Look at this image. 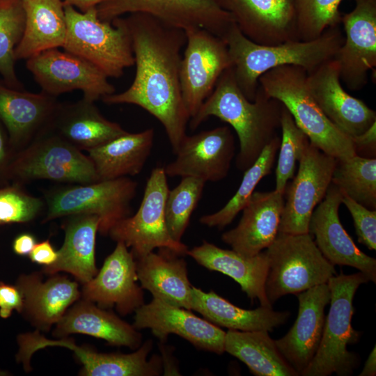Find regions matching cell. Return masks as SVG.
Returning <instances> with one entry per match:
<instances>
[{"instance_id": "18", "label": "cell", "mask_w": 376, "mask_h": 376, "mask_svg": "<svg viewBox=\"0 0 376 376\" xmlns=\"http://www.w3.org/2000/svg\"><path fill=\"white\" fill-rule=\"evenodd\" d=\"M343 194L333 183L312 213L308 233L324 258L334 265L357 269L376 283V259L361 251L343 228L338 215Z\"/></svg>"}, {"instance_id": "19", "label": "cell", "mask_w": 376, "mask_h": 376, "mask_svg": "<svg viewBox=\"0 0 376 376\" xmlns=\"http://www.w3.org/2000/svg\"><path fill=\"white\" fill-rule=\"evenodd\" d=\"M251 41L275 45L300 40L294 0H214Z\"/></svg>"}, {"instance_id": "24", "label": "cell", "mask_w": 376, "mask_h": 376, "mask_svg": "<svg viewBox=\"0 0 376 376\" xmlns=\"http://www.w3.org/2000/svg\"><path fill=\"white\" fill-rule=\"evenodd\" d=\"M59 104L56 97L42 91L34 93L0 86V118L10 143L18 151L25 148L49 127Z\"/></svg>"}, {"instance_id": "15", "label": "cell", "mask_w": 376, "mask_h": 376, "mask_svg": "<svg viewBox=\"0 0 376 376\" xmlns=\"http://www.w3.org/2000/svg\"><path fill=\"white\" fill-rule=\"evenodd\" d=\"M235 138L228 126L202 131L182 141L175 159L164 166L167 177H194L217 182L229 172L235 155Z\"/></svg>"}, {"instance_id": "4", "label": "cell", "mask_w": 376, "mask_h": 376, "mask_svg": "<svg viewBox=\"0 0 376 376\" xmlns=\"http://www.w3.org/2000/svg\"><path fill=\"white\" fill-rule=\"evenodd\" d=\"M258 82L267 95L288 109L311 144L337 159L357 155L351 137L329 120L313 99L304 68L279 66L263 74Z\"/></svg>"}, {"instance_id": "14", "label": "cell", "mask_w": 376, "mask_h": 376, "mask_svg": "<svg viewBox=\"0 0 376 376\" xmlns=\"http://www.w3.org/2000/svg\"><path fill=\"white\" fill-rule=\"evenodd\" d=\"M26 68L42 91L54 97L80 90L83 98L95 102L115 93L108 77L84 59L54 48L26 60Z\"/></svg>"}, {"instance_id": "29", "label": "cell", "mask_w": 376, "mask_h": 376, "mask_svg": "<svg viewBox=\"0 0 376 376\" xmlns=\"http://www.w3.org/2000/svg\"><path fill=\"white\" fill-rule=\"evenodd\" d=\"M191 310L218 327L242 331H272L284 324L290 315L289 311H276L269 306L244 309L212 290L205 292L194 286L191 290Z\"/></svg>"}, {"instance_id": "9", "label": "cell", "mask_w": 376, "mask_h": 376, "mask_svg": "<svg viewBox=\"0 0 376 376\" xmlns=\"http://www.w3.org/2000/svg\"><path fill=\"white\" fill-rule=\"evenodd\" d=\"M138 183L127 177L55 189L45 194V222L72 214L100 218L98 232L108 235L120 221L130 216Z\"/></svg>"}, {"instance_id": "1", "label": "cell", "mask_w": 376, "mask_h": 376, "mask_svg": "<svg viewBox=\"0 0 376 376\" xmlns=\"http://www.w3.org/2000/svg\"><path fill=\"white\" fill-rule=\"evenodd\" d=\"M125 19L134 56L135 77L127 90L101 100L107 104H135L147 111L161 123L175 153L190 120L180 81L185 31L143 13H131Z\"/></svg>"}, {"instance_id": "25", "label": "cell", "mask_w": 376, "mask_h": 376, "mask_svg": "<svg viewBox=\"0 0 376 376\" xmlns=\"http://www.w3.org/2000/svg\"><path fill=\"white\" fill-rule=\"evenodd\" d=\"M136 260L138 281L153 298L191 310L192 285L183 256L168 248H159Z\"/></svg>"}, {"instance_id": "21", "label": "cell", "mask_w": 376, "mask_h": 376, "mask_svg": "<svg viewBox=\"0 0 376 376\" xmlns=\"http://www.w3.org/2000/svg\"><path fill=\"white\" fill-rule=\"evenodd\" d=\"M116 242L95 276L84 283L82 296L102 308L114 306L120 315H125L144 304V292L137 283L133 254L123 242Z\"/></svg>"}, {"instance_id": "35", "label": "cell", "mask_w": 376, "mask_h": 376, "mask_svg": "<svg viewBox=\"0 0 376 376\" xmlns=\"http://www.w3.org/2000/svg\"><path fill=\"white\" fill-rule=\"evenodd\" d=\"M280 142L281 137L277 136L264 148L253 164L244 171L241 184L233 196L219 210L202 216L199 219L201 224L222 229L233 221L254 192L258 182L271 173Z\"/></svg>"}, {"instance_id": "6", "label": "cell", "mask_w": 376, "mask_h": 376, "mask_svg": "<svg viewBox=\"0 0 376 376\" xmlns=\"http://www.w3.org/2000/svg\"><path fill=\"white\" fill-rule=\"evenodd\" d=\"M64 10L66 33L62 47L65 51L94 65L108 78H118L125 68L134 65L125 18L102 21L96 7L80 13L64 3Z\"/></svg>"}, {"instance_id": "26", "label": "cell", "mask_w": 376, "mask_h": 376, "mask_svg": "<svg viewBox=\"0 0 376 376\" xmlns=\"http://www.w3.org/2000/svg\"><path fill=\"white\" fill-rule=\"evenodd\" d=\"M187 255L206 269L221 272L235 280L247 297L251 300L258 299L260 306L272 307L265 291L267 272L265 251L246 256L203 240L201 245L188 249Z\"/></svg>"}, {"instance_id": "30", "label": "cell", "mask_w": 376, "mask_h": 376, "mask_svg": "<svg viewBox=\"0 0 376 376\" xmlns=\"http://www.w3.org/2000/svg\"><path fill=\"white\" fill-rule=\"evenodd\" d=\"M24 28L15 47V58L26 59L63 46L66 33L61 0H21Z\"/></svg>"}, {"instance_id": "28", "label": "cell", "mask_w": 376, "mask_h": 376, "mask_svg": "<svg viewBox=\"0 0 376 376\" xmlns=\"http://www.w3.org/2000/svg\"><path fill=\"white\" fill-rule=\"evenodd\" d=\"M71 334H87L103 339L111 345L132 350H136L142 343L141 333L133 325L85 299L65 312L57 322L56 336Z\"/></svg>"}, {"instance_id": "22", "label": "cell", "mask_w": 376, "mask_h": 376, "mask_svg": "<svg viewBox=\"0 0 376 376\" xmlns=\"http://www.w3.org/2000/svg\"><path fill=\"white\" fill-rule=\"evenodd\" d=\"M296 295L299 301L297 318L288 333L274 341L282 356L300 375L318 349L330 290L327 283H323Z\"/></svg>"}, {"instance_id": "34", "label": "cell", "mask_w": 376, "mask_h": 376, "mask_svg": "<svg viewBox=\"0 0 376 376\" xmlns=\"http://www.w3.org/2000/svg\"><path fill=\"white\" fill-rule=\"evenodd\" d=\"M225 352L243 362L256 376L299 375L280 353L267 331L228 329Z\"/></svg>"}, {"instance_id": "2", "label": "cell", "mask_w": 376, "mask_h": 376, "mask_svg": "<svg viewBox=\"0 0 376 376\" xmlns=\"http://www.w3.org/2000/svg\"><path fill=\"white\" fill-rule=\"evenodd\" d=\"M283 108V104L267 95L260 85L255 100H249L239 88L231 66L221 75L212 93L189 124L194 130L210 116L228 123L240 143L236 166L244 171L279 136Z\"/></svg>"}, {"instance_id": "7", "label": "cell", "mask_w": 376, "mask_h": 376, "mask_svg": "<svg viewBox=\"0 0 376 376\" xmlns=\"http://www.w3.org/2000/svg\"><path fill=\"white\" fill-rule=\"evenodd\" d=\"M264 251L267 260L265 291L272 306L285 295L327 283L337 274L310 233L279 232Z\"/></svg>"}, {"instance_id": "13", "label": "cell", "mask_w": 376, "mask_h": 376, "mask_svg": "<svg viewBox=\"0 0 376 376\" xmlns=\"http://www.w3.org/2000/svg\"><path fill=\"white\" fill-rule=\"evenodd\" d=\"M337 159L309 144L299 160V169L284 193L279 232L308 233L312 213L331 183Z\"/></svg>"}, {"instance_id": "11", "label": "cell", "mask_w": 376, "mask_h": 376, "mask_svg": "<svg viewBox=\"0 0 376 376\" xmlns=\"http://www.w3.org/2000/svg\"><path fill=\"white\" fill-rule=\"evenodd\" d=\"M180 70L181 94L190 119L212 93L223 72L232 66L224 40L202 29H187Z\"/></svg>"}, {"instance_id": "5", "label": "cell", "mask_w": 376, "mask_h": 376, "mask_svg": "<svg viewBox=\"0 0 376 376\" xmlns=\"http://www.w3.org/2000/svg\"><path fill=\"white\" fill-rule=\"evenodd\" d=\"M368 281L361 272L347 275L340 273L328 280L330 308L325 317L321 340L314 357L301 375L353 374L359 359L357 354L347 350V346L357 343L361 334L352 326L353 299L359 287Z\"/></svg>"}, {"instance_id": "39", "label": "cell", "mask_w": 376, "mask_h": 376, "mask_svg": "<svg viewBox=\"0 0 376 376\" xmlns=\"http://www.w3.org/2000/svg\"><path fill=\"white\" fill-rule=\"evenodd\" d=\"M24 14L22 6L13 0L0 2V73L6 81L18 83L15 72V50L23 34Z\"/></svg>"}, {"instance_id": "45", "label": "cell", "mask_w": 376, "mask_h": 376, "mask_svg": "<svg viewBox=\"0 0 376 376\" xmlns=\"http://www.w3.org/2000/svg\"><path fill=\"white\" fill-rule=\"evenodd\" d=\"M356 154L368 151L375 154L376 148V122L361 134L351 137Z\"/></svg>"}, {"instance_id": "37", "label": "cell", "mask_w": 376, "mask_h": 376, "mask_svg": "<svg viewBox=\"0 0 376 376\" xmlns=\"http://www.w3.org/2000/svg\"><path fill=\"white\" fill-rule=\"evenodd\" d=\"M181 178L180 183L169 191L164 207L167 228L177 242H181L206 182L194 177Z\"/></svg>"}, {"instance_id": "49", "label": "cell", "mask_w": 376, "mask_h": 376, "mask_svg": "<svg viewBox=\"0 0 376 376\" xmlns=\"http://www.w3.org/2000/svg\"><path fill=\"white\" fill-rule=\"evenodd\" d=\"M8 151L3 135L0 130V172L5 170L8 173V166H6Z\"/></svg>"}, {"instance_id": "32", "label": "cell", "mask_w": 376, "mask_h": 376, "mask_svg": "<svg viewBox=\"0 0 376 376\" xmlns=\"http://www.w3.org/2000/svg\"><path fill=\"white\" fill-rule=\"evenodd\" d=\"M68 217L65 224L64 242L57 251V259L51 265L46 266L45 272L55 274L64 271L70 273L84 284L97 273L95 246L100 218L88 214Z\"/></svg>"}, {"instance_id": "27", "label": "cell", "mask_w": 376, "mask_h": 376, "mask_svg": "<svg viewBox=\"0 0 376 376\" xmlns=\"http://www.w3.org/2000/svg\"><path fill=\"white\" fill-rule=\"evenodd\" d=\"M49 128L80 150L100 146L127 132L104 118L94 102L84 98L75 103H60Z\"/></svg>"}, {"instance_id": "42", "label": "cell", "mask_w": 376, "mask_h": 376, "mask_svg": "<svg viewBox=\"0 0 376 376\" xmlns=\"http://www.w3.org/2000/svg\"><path fill=\"white\" fill-rule=\"evenodd\" d=\"M342 203L349 210L354 224L358 242L368 249H376V210H370L343 194Z\"/></svg>"}, {"instance_id": "43", "label": "cell", "mask_w": 376, "mask_h": 376, "mask_svg": "<svg viewBox=\"0 0 376 376\" xmlns=\"http://www.w3.org/2000/svg\"><path fill=\"white\" fill-rule=\"evenodd\" d=\"M13 310H23V299L17 286L0 282V317L8 318Z\"/></svg>"}, {"instance_id": "38", "label": "cell", "mask_w": 376, "mask_h": 376, "mask_svg": "<svg viewBox=\"0 0 376 376\" xmlns=\"http://www.w3.org/2000/svg\"><path fill=\"white\" fill-rule=\"evenodd\" d=\"M280 129L281 137L276 169L275 190L284 195L288 182L294 177L297 163L310 144V141L284 106L281 112Z\"/></svg>"}, {"instance_id": "8", "label": "cell", "mask_w": 376, "mask_h": 376, "mask_svg": "<svg viewBox=\"0 0 376 376\" xmlns=\"http://www.w3.org/2000/svg\"><path fill=\"white\" fill-rule=\"evenodd\" d=\"M8 173L23 182L49 180L88 185L99 181L89 157L49 127L18 151Z\"/></svg>"}, {"instance_id": "17", "label": "cell", "mask_w": 376, "mask_h": 376, "mask_svg": "<svg viewBox=\"0 0 376 376\" xmlns=\"http://www.w3.org/2000/svg\"><path fill=\"white\" fill-rule=\"evenodd\" d=\"M354 9L342 15L345 36L335 59L340 78L352 91L363 88L368 72L376 66V0H354Z\"/></svg>"}, {"instance_id": "10", "label": "cell", "mask_w": 376, "mask_h": 376, "mask_svg": "<svg viewBox=\"0 0 376 376\" xmlns=\"http://www.w3.org/2000/svg\"><path fill=\"white\" fill-rule=\"evenodd\" d=\"M169 191L164 167L155 168L147 180L137 212L118 222L108 233L113 240L131 248L135 259L159 248L187 255V246L174 240L166 226L164 207Z\"/></svg>"}, {"instance_id": "33", "label": "cell", "mask_w": 376, "mask_h": 376, "mask_svg": "<svg viewBox=\"0 0 376 376\" xmlns=\"http://www.w3.org/2000/svg\"><path fill=\"white\" fill-rule=\"evenodd\" d=\"M155 136L153 128L127 132L87 150L99 181L136 175L149 157Z\"/></svg>"}, {"instance_id": "48", "label": "cell", "mask_w": 376, "mask_h": 376, "mask_svg": "<svg viewBox=\"0 0 376 376\" xmlns=\"http://www.w3.org/2000/svg\"><path fill=\"white\" fill-rule=\"evenodd\" d=\"M109 0H65L64 3L76 6L81 9L82 12H85Z\"/></svg>"}, {"instance_id": "16", "label": "cell", "mask_w": 376, "mask_h": 376, "mask_svg": "<svg viewBox=\"0 0 376 376\" xmlns=\"http://www.w3.org/2000/svg\"><path fill=\"white\" fill-rule=\"evenodd\" d=\"M134 312L133 327L137 330L150 329L161 342L175 334L197 349L217 354L225 352L226 332L191 310L152 298Z\"/></svg>"}, {"instance_id": "3", "label": "cell", "mask_w": 376, "mask_h": 376, "mask_svg": "<svg viewBox=\"0 0 376 376\" xmlns=\"http://www.w3.org/2000/svg\"><path fill=\"white\" fill-rule=\"evenodd\" d=\"M221 38L226 44L236 82L250 101L255 100L258 79L265 72L287 65H297L310 72L334 58L344 42L340 25L327 29L311 40L265 45L247 38L234 22Z\"/></svg>"}, {"instance_id": "47", "label": "cell", "mask_w": 376, "mask_h": 376, "mask_svg": "<svg viewBox=\"0 0 376 376\" xmlns=\"http://www.w3.org/2000/svg\"><path fill=\"white\" fill-rule=\"evenodd\" d=\"M376 375V350L374 346L368 355L360 376H375Z\"/></svg>"}, {"instance_id": "41", "label": "cell", "mask_w": 376, "mask_h": 376, "mask_svg": "<svg viewBox=\"0 0 376 376\" xmlns=\"http://www.w3.org/2000/svg\"><path fill=\"white\" fill-rule=\"evenodd\" d=\"M44 204L41 198L28 194L18 186L0 188V224L31 221Z\"/></svg>"}, {"instance_id": "44", "label": "cell", "mask_w": 376, "mask_h": 376, "mask_svg": "<svg viewBox=\"0 0 376 376\" xmlns=\"http://www.w3.org/2000/svg\"><path fill=\"white\" fill-rule=\"evenodd\" d=\"M29 256L32 262L49 266L56 260L58 253L50 242L47 240L36 243Z\"/></svg>"}, {"instance_id": "31", "label": "cell", "mask_w": 376, "mask_h": 376, "mask_svg": "<svg viewBox=\"0 0 376 376\" xmlns=\"http://www.w3.org/2000/svg\"><path fill=\"white\" fill-rule=\"evenodd\" d=\"M16 286L22 297L23 310L42 329L57 323L80 296L77 283L60 276L43 282L36 274L22 275Z\"/></svg>"}, {"instance_id": "20", "label": "cell", "mask_w": 376, "mask_h": 376, "mask_svg": "<svg viewBox=\"0 0 376 376\" xmlns=\"http://www.w3.org/2000/svg\"><path fill=\"white\" fill-rule=\"evenodd\" d=\"M307 84L322 111L349 136L361 134L376 122L375 111L343 89L335 58L307 72Z\"/></svg>"}, {"instance_id": "36", "label": "cell", "mask_w": 376, "mask_h": 376, "mask_svg": "<svg viewBox=\"0 0 376 376\" xmlns=\"http://www.w3.org/2000/svg\"><path fill=\"white\" fill-rule=\"evenodd\" d=\"M331 183L370 210H376V159L355 155L337 159Z\"/></svg>"}, {"instance_id": "46", "label": "cell", "mask_w": 376, "mask_h": 376, "mask_svg": "<svg viewBox=\"0 0 376 376\" xmlns=\"http://www.w3.org/2000/svg\"><path fill=\"white\" fill-rule=\"evenodd\" d=\"M36 244V238L32 234L24 233L15 238L13 249L19 256H29Z\"/></svg>"}, {"instance_id": "12", "label": "cell", "mask_w": 376, "mask_h": 376, "mask_svg": "<svg viewBox=\"0 0 376 376\" xmlns=\"http://www.w3.org/2000/svg\"><path fill=\"white\" fill-rule=\"evenodd\" d=\"M99 18L111 22L125 13H143L186 31L205 29L222 38L234 23L214 0H109L96 6Z\"/></svg>"}, {"instance_id": "40", "label": "cell", "mask_w": 376, "mask_h": 376, "mask_svg": "<svg viewBox=\"0 0 376 376\" xmlns=\"http://www.w3.org/2000/svg\"><path fill=\"white\" fill-rule=\"evenodd\" d=\"M343 0H294L300 40L318 38L327 29L341 24Z\"/></svg>"}, {"instance_id": "23", "label": "cell", "mask_w": 376, "mask_h": 376, "mask_svg": "<svg viewBox=\"0 0 376 376\" xmlns=\"http://www.w3.org/2000/svg\"><path fill=\"white\" fill-rule=\"evenodd\" d=\"M283 204L284 195L276 190L254 191L242 210L238 224L224 233L221 240L242 255H258L276 238Z\"/></svg>"}]
</instances>
